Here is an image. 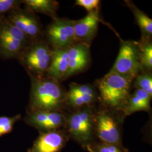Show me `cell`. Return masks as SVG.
Segmentation results:
<instances>
[{
  "label": "cell",
  "mask_w": 152,
  "mask_h": 152,
  "mask_svg": "<svg viewBox=\"0 0 152 152\" xmlns=\"http://www.w3.org/2000/svg\"><path fill=\"white\" fill-rule=\"evenodd\" d=\"M31 78V88L27 112H61L65 105L66 92L59 82L46 75Z\"/></svg>",
  "instance_id": "1"
},
{
  "label": "cell",
  "mask_w": 152,
  "mask_h": 152,
  "mask_svg": "<svg viewBox=\"0 0 152 152\" xmlns=\"http://www.w3.org/2000/svg\"><path fill=\"white\" fill-rule=\"evenodd\" d=\"M134 80L109 72L97 82L99 98L106 109L122 112L131 94Z\"/></svg>",
  "instance_id": "2"
},
{
  "label": "cell",
  "mask_w": 152,
  "mask_h": 152,
  "mask_svg": "<svg viewBox=\"0 0 152 152\" xmlns=\"http://www.w3.org/2000/svg\"><path fill=\"white\" fill-rule=\"evenodd\" d=\"M53 49L42 39L29 44L18 57L29 76L46 75L52 59Z\"/></svg>",
  "instance_id": "3"
},
{
  "label": "cell",
  "mask_w": 152,
  "mask_h": 152,
  "mask_svg": "<svg viewBox=\"0 0 152 152\" xmlns=\"http://www.w3.org/2000/svg\"><path fill=\"white\" fill-rule=\"evenodd\" d=\"M95 112L92 107L77 109L66 116L65 126L69 136L83 147L92 144L95 135Z\"/></svg>",
  "instance_id": "4"
},
{
  "label": "cell",
  "mask_w": 152,
  "mask_h": 152,
  "mask_svg": "<svg viewBox=\"0 0 152 152\" xmlns=\"http://www.w3.org/2000/svg\"><path fill=\"white\" fill-rule=\"evenodd\" d=\"M110 71L134 80L141 71L138 42H121L119 53Z\"/></svg>",
  "instance_id": "5"
},
{
  "label": "cell",
  "mask_w": 152,
  "mask_h": 152,
  "mask_svg": "<svg viewBox=\"0 0 152 152\" xmlns=\"http://www.w3.org/2000/svg\"><path fill=\"white\" fill-rule=\"evenodd\" d=\"M44 34L52 49H66L77 42L74 20L56 18L48 26Z\"/></svg>",
  "instance_id": "6"
},
{
  "label": "cell",
  "mask_w": 152,
  "mask_h": 152,
  "mask_svg": "<svg viewBox=\"0 0 152 152\" xmlns=\"http://www.w3.org/2000/svg\"><path fill=\"white\" fill-rule=\"evenodd\" d=\"M115 112L105 109L95 112V135L101 142L122 145L120 120Z\"/></svg>",
  "instance_id": "7"
},
{
  "label": "cell",
  "mask_w": 152,
  "mask_h": 152,
  "mask_svg": "<svg viewBox=\"0 0 152 152\" xmlns=\"http://www.w3.org/2000/svg\"><path fill=\"white\" fill-rule=\"evenodd\" d=\"M6 18L23 33L33 42L42 39V24L34 12L27 9H16L9 12Z\"/></svg>",
  "instance_id": "8"
},
{
  "label": "cell",
  "mask_w": 152,
  "mask_h": 152,
  "mask_svg": "<svg viewBox=\"0 0 152 152\" xmlns=\"http://www.w3.org/2000/svg\"><path fill=\"white\" fill-rule=\"evenodd\" d=\"M66 116L61 112L37 110L27 112L24 121L39 133L60 130L65 126Z\"/></svg>",
  "instance_id": "9"
},
{
  "label": "cell",
  "mask_w": 152,
  "mask_h": 152,
  "mask_svg": "<svg viewBox=\"0 0 152 152\" xmlns=\"http://www.w3.org/2000/svg\"><path fill=\"white\" fill-rule=\"evenodd\" d=\"M98 98V93L94 86L90 84L72 83L66 92L65 105L76 110L86 107H92Z\"/></svg>",
  "instance_id": "10"
},
{
  "label": "cell",
  "mask_w": 152,
  "mask_h": 152,
  "mask_svg": "<svg viewBox=\"0 0 152 152\" xmlns=\"http://www.w3.org/2000/svg\"><path fill=\"white\" fill-rule=\"evenodd\" d=\"M67 135L61 130L39 133L28 152H60L67 141Z\"/></svg>",
  "instance_id": "11"
},
{
  "label": "cell",
  "mask_w": 152,
  "mask_h": 152,
  "mask_svg": "<svg viewBox=\"0 0 152 152\" xmlns=\"http://www.w3.org/2000/svg\"><path fill=\"white\" fill-rule=\"evenodd\" d=\"M90 46L76 42L68 48V68L65 79L85 70L91 62Z\"/></svg>",
  "instance_id": "12"
},
{
  "label": "cell",
  "mask_w": 152,
  "mask_h": 152,
  "mask_svg": "<svg viewBox=\"0 0 152 152\" xmlns=\"http://www.w3.org/2000/svg\"><path fill=\"white\" fill-rule=\"evenodd\" d=\"M100 20L98 11L89 12L81 19L74 20V31L77 42L90 46L96 34Z\"/></svg>",
  "instance_id": "13"
},
{
  "label": "cell",
  "mask_w": 152,
  "mask_h": 152,
  "mask_svg": "<svg viewBox=\"0 0 152 152\" xmlns=\"http://www.w3.org/2000/svg\"><path fill=\"white\" fill-rule=\"evenodd\" d=\"M68 68V48L53 49L51 64L46 75L60 82L65 80Z\"/></svg>",
  "instance_id": "14"
},
{
  "label": "cell",
  "mask_w": 152,
  "mask_h": 152,
  "mask_svg": "<svg viewBox=\"0 0 152 152\" xmlns=\"http://www.w3.org/2000/svg\"><path fill=\"white\" fill-rule=\"evenodd\" d=\"M152 96L147 92L136 89L131 94L125 107L122 110L124 116L130 115L136 112H149Z\"/></svg>",
  "instance_id": "15"
},
{
  "label": "cell",
  "mask_w": 152,
  "mask_h": 152,
  "mask_svg": "<svg viewBox=\"0 0 152 152\" xmlns=\"http://www.w3.org/2000/svg\"><path fill=\"white\" fill-rule=\"evenodd\" d=\"M27 46L0 30V56L3 59L18 58Z\"/></svg>",
  "instance_id": "16"
},
{
  "label": "cell",
  "mask_w": 152,
  "mask_h": 152,
  "mask_svg": "<svg viewBox=\"0 0 152 152\" xmlns=\"http://www.w3.org/2000/svg\"><path fill=\"white\" fill-rule=\"evenodd\" d=\"M22 3L25 8L33 12H38L50 16L53 19L57 18L56 11L59 3L54 0H24Z\"/></svg>",
  "instance_id": "17"
},
{
  "label": "cell",
  "mask_w": 152,
  "mask_h": 152,
  "mask_svg": "<svg viewBox=\"0 0 152 152\" xmlns=\"http://www.w3.org/2000/svg\"><path fill=\"white\" fill-rule=\"evenodd\" d=\"M126 3L132 11L137 24L141 31V41L151 40L152 35V20L143 11H141L132 2L126 1Z\"/></svg>",
  "instance_id": "18"
},
{
  "label": "cell",
  "mask_w": 152,
  "mask_h": 152,
  "mask_svg": "<svg viewBox=\"0 0 152 152\" xmlns=\"http://www.w3.org/2000/svg\"><path fill=\"white\" fill-rule=\"evenodd\" d=\"M141 66L140 72H152V44L150 41H141L138 42Z\"/></svg>",
  "instance_id": "19"
},
{
  "label": "cell",
  "mask_w": 152,
  "mask_h": 152,
  "mask_svg": "<svg viewBox=\"0 0 152 152\" xmlns=\"http://www.w3.org/2000/svg\"><path fill=\"white\" fill-rule=\"evenodd\" d=\"M134 80V86L136 89L142 90L152 96V75L151 72H140L136 76Z\"/></svg>",
  "instance_id": "20"
},
{
  "label": "cell",
  "mask_w": 152,
  "mask_h": 152,
  "mask_svg": "<svg viewBox=\"0 0 152 152\" xmlns=\"http://www.w3.org/2000/svg\"><path fill=\"white\" fill-rule=\"evenodd\" d=\"M89 152H128V150L122 145H117L100 142L94 143L86 147Z\"/></svg>",
  "instance_id": "21"
},
{
  "label": "cell",
  "mask_w": 152,
  "mask_h": 152,
  "mask_svg": "<svg viewBox=\"0 0 152 152\" xmlns=\"http://www.w3.org/2000/svg\"><path fill=\"white\" fill-rule=\"evenodd\" d=\"M21 118L22 115L20 114L12 117L0 116V137L11 133L15 124Z\"/></svg>",
  "instance_id": "22"
},
{
  "label": "cell",
  "mask_w": 152,
  "mask_h": 152,
  "mask_svg": "<svg viewBox=\"0 0 152 152\" xmlns=\"http://www.w3.org/2000/svg\"><path fill=\"white\" fill-rule=\"evenodd\" d=\"M22 1L0 0V18L6 16L11 11L20 8Z\"/></svg>",
  "instance_id": "23"
},
{
  "label": "cell",
  "mask_w": 152,
  "mask_h": 152,
  "mask_svg": "<svg viewBox=\"0 0 152 152\" xmlns=\"http://www.w3.org/2000/svg\"><path fill=\"white\" fill-rule=\"evenodd\" d=\"M100 1L99 0H77L76 4L84 7L89 12L98 11Z\"/></svg>",
  "instance_id": "24"
}]
</instances>
